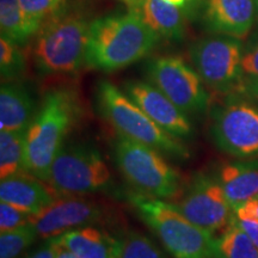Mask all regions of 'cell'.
<instances>
[{
    "mask_svg": "<svg viewBox=\"0 0 258 258\" xmlns=\"http://www.w3.org/2000/svg\"><path fill=\"white\" fill-rule=\"evenodd\" d=\"M159 40L134 11L97 18L90 22L86 66L102 72L122 70L147 56Z\"/></svg>",
    "mask_w": 258,
    "mask_h": 258,
    "instance_id": "obj_1",
    "label": "cell"
},
{
    "mask_svg": "<svg viewBox=\"0 0 258 258\" xmlns=\"http://www.w3.org/2000/svg\"><path fill=\"white\" fill-rule=\"evenodd\" d=\"M82 117V103L74 90L53 89L44 96L40 110L27 131L25 170L48 182L53 161L64 139Z\"/></svg>",
    "mask_w": 258,
    "mask_h": 258,
    "instance_id": "obj_2",
    "label": "cell"
},
{
    "mask_svg": "<svg viewBox=\"0 0 258 258\" xmlns=\"http://www.w3.org/2000/svg\"><path fill=\"white\" fill-rule=\"evenodd\" d=\"M127 200L173 258H214V235L194 225L176 205L138 191L127 192Z\"/></svg>",
    "mask_w": 258,
    "mask_h": 258,
    "instance_id": "obj_3",
    "label": "cell"
},
{
    "mask_svg": "<svg viewBox=\"0 0 258 258\" xmlns=\"http://www.w3.org/2000/svg\"><path fill=\"white\" fill-rule=\"evenodd\" d=\"M97 104L103 118L117 135L156 148L160 153L186 160L190 151L180 139L163 131L124 91L103 80L97 86Z\"/></svg>",
    "mask_w": 258,
    "mask_h": 258,
    "instance_id": "obj_4",
    "label": "cell"
},
{
    "mask_svg": "<svg viewBox=\"0 0 258 258\" xmlns=\"http://www.w3.org/2000/svg\"><path fill=\"white\" fill-rule=\"evenodd\" d=\"M90 22L77 12H60L35 35L32 57L42 74L77 73L86 64Z\"/></svg>",
    "mask_w": 258,
    "mask_h": 258,
    "instance_id": "obj_5",
    "label": "cell"
},
{
    "mask_svg": "<svg viewBox=\"0 0 258 258\" xmlns=\"http://www.w3.org/2000/svg\"><path fill=\"white\" fill-rule=\"evenodd\" d=\"M114 160L135 191L161 200H172L180 192V175L156 148L117 135Z\"/></svg>",
    "mask_w": 258,
    "mask_h": 258,
    "instance_id": "obj_6",
    "label": "cell"
},
{
    "mask_svg": "<svg viewBox=\"0 0 258 258\" xmlns=\"http://www.w3.org/2000/svg\"><path fill=\"white\" fill-rule=\"evenodd\" d=\"M211 110L209 134L221 152L238 158H258V106L239 93H228Z\"/></svg>",
    "mask_w": 258,
    "mask_h": 258,
    "instance_id": "obj_7",
    "label": "cell"
},
{
    "mask_svg": "<svg viewBox=\"0 0 258 258\" xmlns=\"http://www.w3.org/2000/svg\"><path fill=\"white\" fill-rule=\"evenodd\" d=\"M47 183L57 195L83 196L110 189L112 176L96 147L71 144L61 148L53 161Z\"/></svg>",
    "mask_w": 258,
    "mask_h": 258,
    "instance_id": "obj_8",
    "label": "cell"
},
{
    "mask_svg": "<svg viewBox=\"0 0 258 258\" xmlns=\"http://www.w3.org/2000/svg\"><path fill=\"white\" fill-rule=\"evenodd\" d=\"M243 50L239 38L215 35L195 42L189 54L206 86L220 93H233L239 88Z\"/></svg>",
    "mask_w": 258,
    "mask_h": 258,
    "instance_id": "obj_9",
    "label": "cell"
},
{
    "mask_svg": "<svg viewBox=\"0 0 258 258\" xmlns=\"http://www.w3.org/2000/svg\"><path fill=\"white\" fill-rule=\"evenodd\" d=\"M148 82L170 98L185 114H202L209 108L211 98L205 83L195 69L180 56L154 57L146 64Z\"/></svg>",
    "mask_w": 258,
    "mask_h": 258,
    "instance_id": "obj_10",
    "label": "cell"
},
{
    "mask_svg": "<svg viewBox=\"0 0 258 258\" xmlns=\"http://www.w3.org/2000/svg\"><path fill=\"white\" fill-rule=\"evenodd\" d=\"M175 205L194 225L213 235L225 230L233 214L218 177L206 173L194 176Z\"/></svg>",
    "mask_w": 258,
    "mask_h": 258,
    "instance_id": "obj_11",
    "label": "cell"
},
{
    "mask_svg": "<svg viewBox=\"0 0 258 258\" xmlns=\"http://www.w3.org/2000/svg\"><path fill=\"white\" fill-rule=\"evenodd\" d=\"M106 215L108 212L99 202L82 196L63 195L44 211L32 215L31 224L38 237L49 239L76 228L99 224Z\"/></svg>",
    "mask_w": 258,
    "mask_h": 258,
    "instance_id": "obj_12",
    "label": "cell"
},
{
    "mask_svg": "<svg viewBox=\"0 0 258 258\" xmlns=\"http://www.w3.org/2000/svg\"><path fill=\"white\" fill-rule=\"evenodd\" d=\"M123 90L166 133L177 139L191 137L194 131L188 114L167 98L153 84L132 80L124 84Z\"/></svg>",
    "mask_w": 258,
    "mask_h": 258,
    "instance_id": "obj_13",
    "label": "cell"
},
{
    "mask_svg": "<svg viewBox=\"0 0 258 258\" xmlns=\"http://www.w3.org/2000/svg\"><path fill=\"white\" fill-rule=\"evenodd\" d=\"M202 15L209 32L243 40L257 16L256 0H203Z\"/></svg>",
    "mask_w": 258,
    "mask_h": 258,
    "instance_id": "obj_14",
    "label": "cell"
},
{
    "mask_svg": "<svg viewBox=\"0 0 258 258\" xmlns=\"http://www.w3.org/2000/svg\"><path fill=\"white\" fill-rule=\"evenodd\" d=\"M57 198L48 183L28 172L10 176L0 183V201L34 215L49 207Z\"/></svg>",
    "mask_w": 258,
    "mask_h": 258,
    "instance_id": "obj_15",
    "label": "cell"
},
{
    "mask_svg": "<svg viewBox=\"0 0 258 258\" xmlns=\"http://www.w3.org/2000/svg\"><path fill=\"white\" fill-rule=\"evenodd\" d=\"M218 179L234 212L243 203L258 196V158L224 164Z\"/></svg>",
    "mask_w": 258,
    "mask_h": 258,
    "instance_id": "obj_16",
    "label": "cell"
},
{
    "mask_svg": "<svg viewBox=\"0 0 258 258\" xmlns=\"http://www.w3.org/2000/svg\"><path fill=\"white\" fill-rule=\"evenodd\" d=\"M30 92L17 82H5L0 89V129L28 131L36 116Z\"/></svg>",
    "mask_w": 258,
    "mask_h": 258,
    "instance_id": "obj_17",
    "label": "cell"
},
{
    "mask_svg": "<svg viewBox=\"0 0 258 258\" xmlns=\"http://www.w3.org/2000/svg\"><path fill=\"white\" fill-rule=\"evenodd\" d=\"M59 240L78 258H118L120 253V238L93 226L66 232Z\"/></svg>",
    "mask_w": 258,
    "mask_h": 258,
    "instance_id": "obj_18",
    "label": "cell"
},
{
    "mask_svg": "<svg viewBox=\"0 0 258 258\" xmlns=\"http://www.w3.org/2000/svg\"><path fill=\"white\" fill-rule=\"evenodd\" d=\"M134 12L160 37L178 41L184 36L185 14L178 6L165 0H143Z\"/></svg>",
    "mask_w": 258,
    "mask_h": 258,
    "instance_id": "obj_19",
    "label": "cell"
},
{
    "mask_svg": "<svg viewBox=\"0 0 258 258\" xmlns=\"http://www.w3.org/2000/svg\"><path fill=\"white\" fill-rule=\"evenodd\" d=\"M214 258H258V247L237 224L234 214L221 234L215 238Z\"/></svg>",
    "mask_w": 258,
    "mask_h": 258,
    "instance_id": "obj_20",
    "label": "cell"
},
{
    "mask_svg": "<svg viewBox=\"0 0 258 258\" xmlns=\"http://www.w3.org/2000/svg\"><path fill=\"white\" fill-rule=\"evenodd\" d=\"M25 138L27 131L0 132V178L4 179L25 170Z\"/></svg>",
    "mask_w": 258,
    "mask_h": 258,
    "instance_id": "obj_21",
    "label": "cell"
},
{
    "mask_svg": "<svg viewBox=\"0 0 258 258\" xmlns=\"http://www.w3.org/2000/svg\"><path fill=\"white\" fill-rule=\"evenodd\" d=\"M0 29L2 36L19 46L37 34L25 17L21 0H0Z\"/></svg>",
    "mask_w": 258,
    "mask_h": 258,
    "instance_id": "obj_22",
    "label": "cell"
},
{
    "mask_svg": "<svg viewBox=\"0 0 258 258\" xmlns=\"http://www.w3.org/2000/svg\"><path fill=\"white\" fill-rule=\"evenodd\" d=\"M27 70L23 50L15 42L2 36L0 38V73L3 82H15L23 77Z\"/></svg>",
    "mask_w": 258,
    "mask_h": 258,
    "instance_id": "obj_23",
    "label": "cell"
},
{
    "mask_svg": "<svg viewBox=\"0 0 258 258\" xmlns=\"http://www.w3.org/2000/svg\"><path fill=\"white\" fill-rule=\"evenodd\" d=\"M118 258H167L152 239L138 231H127L120 238Z\"/></svg>",
    "mask_w": 258,
    "mask_h": 258,
    "instance_id": "obj_24",
    "label": "cell"
},
{
    "mask_svg": "<svg viewBox=\"0 0 258 258\" xmlns=\"http://www.w3.org/2000/svg\"><path fill=\"white\" fill-rule=\"evenodd\" d=\"M38 233L32 224L0 233V258H18L34 241Z\"/></svg>",
    "mask_w": 258,
    "mask_h": 258,
    "instance_id": "obj_25",
    "label": "cell"
},
{
    "mask_svg": "<svg viewBox=\"0 0 258 258\" xmlns=\"http://www.w3.org/2000/svg\"><path fill=\"white\" fill-rule=\"evenodd\" d=\"M64 0H21L25 17L38 32L42 25L63 10Z\"/></svg>",
    "mask_w": 258,
    "mask_h": 258,
    "instance_id": "obj_26",
    "label": "cell"
},
{
    "mask_svg": "<svg viewBox=\"0 0 258 258\" xmlns=\"http://www.w3.org/2000/svg\"><path fill=\"white\" fill-rule=\"evenodd\" d=\"M258 84V38L244 47L241 56V77L237 92Z\"/></svg>",
    "mask_w": 258,
    "mask_h": 258,
    "instance_id": "obj_27",
    "label": "cell"
},
{
    "mask_svg": "<svg viewBox=\"0 0 258 258\" xmlns=\"http://www.w3.org/2000/svg\"><path fill=\"white\" fill-rule=\"evenodd\" d=\"M32 215L10 203L0 201V233L31 224Z\"/></svg>",
    "mask_w": 258,
    "mask_h": 258,
    "instance_id": "obj_28",
    "label": "cell"
},
{
    "mask_svg": "<svg viewBox=\"0 0 258 258\" xmlns=\"http://www.w3.org/2000/svg\"><path fill=\"white\" fill-rule=\"evenodd\" d=\"M59 246V238H49V239H46V243L41 245L34 252L28 254L25 258H56Z\"/></svg>",
    "mask_w": 258,
    "mask_h": 258,
    "instance_id": "obj_29",
    "label": "cell"
},
{
    "mask_svg": "<svg viewBox=\"0 0 258 258\" xmlns=\"http://www.w3.org/2000/svg\"><path fill=\"white\" fill-rule=\"evenodd\" d=\"M233 213L238 219H245V220H253L258 222V196L243 203L237 209H234Z\"/></svg>",
    "mask_w": 258,
    "mask_h": 258,
    "instance_id": "obj_30",
    "label": "cell"
},
{
    "mask_svg": "<svg viewBox=\"0 0 258 258\" xmlns=\"http://www.w3.org/2000/svg\"><path fill=\"white\" fill-rule=\"evenodd\" d=\"M234 214V213H233ZM235 221L239 225V227L245 233L249 235V238L253 241L254 245L258 247V222L253 220H245V219H238L234 215Z\"/></svg>",
    "mask_w": 258,
    "mask_h": 258,
    "instance_id": "obj_31",
    "label": "cell"
},
{
    "mask_svg": "<svg viewBox=\"0 0 258 258\" xmlns=\"http://www.w3.org/2000/svg\"><path fill=\"white\" fill-rule=\"evenodd\" d=\"M239 95L246 97L247 99H250L251 102H253L258 106V84L243 90V91L239 92Z\"/></svg>",
    "mask_w": 258,
    "mask_h": 258,
    "instance_id": "obj_32",
    "label": "cell"
},
{
    "mask_svg": "<svg viewBox=\"0 0 258 258\" xmlns=\"http://www.w3.org/2000/svg\"><path fill=\"white\" fill-rule=\"evenodd\" d=\"M203 0H189V5L185 10V16H191L196 12V10H199L202 6Z\"/></svg>",
    "mask_w": 258,
    "mask_h": 258,
    "instance_id": "obj_33",
    "label": "cell"
},
{
    "mask_svg": "<svg viewBox=\"0 0 258 258\" xmlns=\"http://www.w3.org/2000/svg\"><path fill=\"white\" fill-rule=\"evenodd\" d=\"M57 238H59V237H57ZM59 243H60V240H59ZM56 258H78V257H77L73 252H71L69 249H66V247H64L63 245L60 243L59 251H57Z\"/></svg>",
    "mask_w": 258,
    "mask_h": 258,
    "instance_id": "obj_34",
    "label": "cell"
},
{
    "mask_svg": "<svg viewBox=\"0 0 258 258\" xmlns=\"http://www.w3.org/2000/svg\"><path fill=\"white\" fill-rule=\"evenodd\" d=\"M120 2L127 5L129 11H137L143 0H120Z\"/></svg>",
    "mask_w": 258,
    "mask_h": 258,
    "instance_id": "obj_35",
    "label": "cell"
},
{
    "mask_svg": "<svg viewBox=\"0 0 258 258\" xmlns=\"http://www.w3.org/2000/svg\"><path fill=\"white\" fill-rule=\"evenodd\" d=\"M165 2L170 3V4H172L175 6H178V8H180L183 11H184V14H185L186 8H188V5H189V0H165Z\"/></svg>",
    "mask_w": 258,
    "mask_h": 258,
    "instance_id": "obj_36",
    "label": "cell"
},
{
    "mask_svg": "<svg viewBox=\"0 0 258 258\" xmlns=\"http://www.w3.org/2000/svg\"><path fill=\"white\" fill-rule=\"evenodd\" d=\"M256 6H257V16H258V0H256Z\"/></svg>",
    "mask_w": 258,
    "mask_h": 258,
    "instance_id": "obj_37",
    "label": "cell"
}]
</instances>
